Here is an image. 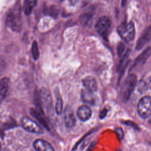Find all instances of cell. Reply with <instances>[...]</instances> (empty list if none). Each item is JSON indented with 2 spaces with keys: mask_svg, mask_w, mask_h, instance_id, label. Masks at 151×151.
<instances>
[{
  "mask_svg": "<svg viewBox=\"0 0 151 151\" xmlns=\"http://www.w3.org/2000/svg\"><path fill=\"white\" fill-rule=\"evenodd\" d=\"M124 50V44L122 42H119L117 45V54H118V56L120 58H121L123 56Z\"/></svg>",
  "mask_w": 151,
  "mask_h": 151,
  "instance_id": "cell-22",
  "label": "cell"
},
{
  "mask_svg": "<svg viewBox=\"0 0 151 151\" xmlns=\"http://www.w3.org/2000/svg\"><path fill=\"white\" fill-rule=\"evenodd\" d=\"M37 0H25L23 4V11L26 15H29L33 8L37 5Z\"/></svg>",
  "mask_w": 151,
  "mask_h": 151,
  "instance_id": "cell-17",
  "label": "cell"
},
{
  "mask_svg": "<svg viewBox=\"0 0 151 151\" xmlns=\"http://www.w3.org/2000/svg\"><path fill=\"white\" fill-rule=\"evenodd\" d=\"M40 100L42 103V105L45 108L46 110H50L52 105V100L50 93L48 90L46 88H42L40 93Z\"/></svg>",
  "mask_w": 151,
  "mask_h": 151,
  "instance_id": "cell-7",
  "label": "cell"
},
{
  "mask_svg": "<svg viewBox=\"0 0 151 151\" xmlns=\"http://www.w3.org/2000/svg\"><path fill=\"white\" fill-rule=\"evenodd\" d=\"M92 115L91 109L86 105H83L78 107L77 111V116L82 122L88 120Z\"/></svg>",
  "mask_w": 151,
  "mask_h": 151,
  "instance_id": "cell-9",
  "label": "cell"
},
{
  "mask_svg": "<svg viewBox=\"0 0 151 151\" xmlns=\"http://www.w3.org/2000/svg\"><path fill=\"white\" fill-rule=\"evenodd\" d=\"M33 146L37 151H55L48 142L41 139L35 140L33 143Z\"/></svg>",
  "mask_w": 151,
  "mask_h": 151,
  "instance_id": "cell-8",
  "label": "cell"
},
{
  "mask_svg": "<svg viewBox=\"0 0 151 151\" xmlns=\"http://www.w3.org/2000/svg\"><path fill=\"white\" fill-rule=\"evenodd\" d=\"M31 52H32L33 58L35 60H37L39 57V50L38 47V44L35 41H34L32 42V45L31 47Z\"/></svg>",
  "mask_w": 151,
  "mask_h": 151,
  "instance_id": "cell-19",
  "label": "cell"
},
{
  "mask_svg": "<svg viewBox=\"0 0 151 151\" xmlns=\"http://www.w3.org/2000/svg\"><path fill=\"white\" fill-rule=\"evenodd\" d=\"M115 133L117 135V139L120 141L123 139V136H124V132L122 128L120 127H117L115 129Z\"/></svg>",
  "mask_w": 151,
  "mask_h": 151,
  "instance_id": "cell-21",
  "label": "cell"
},
{
  "mask_svg": "<svg viewBox=\"0 0 151 151\" xmlns=\"http://www.w3.org/2000/svg\"><path fill=\"white\" fill-rule=\"evenodd\" d=\"M120 37L126 42L132 41L135 37V28L133 22H123L117 28Z\"/></svg>",
  "mask_w": 151,
  "mask_h": 151,
  "instance_id": "cell-3",
  "label": "cell"
},
{
  "mask_svg": "<svg viewBox=\"0 0 151 151\" xmlns=\"http://www.w3.org/2000/svg\"><path fill=\"white\" fill-rule=\"evenodd\" d=\"M47 14L51 16V17H57L58 14V9L57 7L55 6H51L46 8L45 11Z\"/></svg>",
  "mask_w": 151,
  "mask_h": 151,
  "instance_id": "cell-20",
  "label": "cell"
},
{
  "mask_svg": "<svg viewBox=\"0 0 151 151\" xmlns=\"http://www.w3.org/2000/svg\"><path fill=\"white\" fill-rule=\"evenodd\" d=\"M136 84V76L130 74L125 79L121 88V97L122 100L126 101L130 98Z\"/></svg>",
  "mask_w": 151,
  "mask_h": 151,
  "instance_id": "cell-2",
  "label": "cell"
},
{
  "mask_svg": "<svg viewBox=\"0 0 151 151\" xmlns=\"http://www.w3.org/2000/svg\"><path fill=\"white\" fill-rule=\"evenodd\" d=\"M109 110V107H104V108H103V109L101 111H100V112L99 113V117L101 119H104L105 117L107 116V114Z\"/></svg>",
  "mask_w": 151,
  "mask_h": 151,
  "instance_id": "cell-24",
  "label": "cell"
},
{
  "mask_svg": "<svg viewBox=\"0 0 151 151\" xmlns=\"http://www.w3.org/2000/svg\"><path fill=\"white\" fill-rule=\"evenodd\" d=\"M122 123H123V124H126V125H127V126H131V127H132L133 128L135 129L136 130H139V127H138V126H137L134 122H132V121H130V120H126V121H122Z\"/></svg>",
  "mask_w": 151,
  "mask_h": 151,
  "instance_id": "cell-23",
  "label": "cell"
},
{
  "mask_svg": "<svg viewBox=\"0 0 151 151\" xmlns=\"http://www.w3.org/2000/svg\"><path fill=\"white\" fill-rule=\"evenodd\" d=\"M30 113L31 114L35 117L45 128H46L48 130H50V126L48 124V122L47 121L45 117L40 113L37 110H35L34 109H31L30 110Z\"/></svg>",
  "mask_w": 151,
  "mask_h": 151,
  "instance_id": "cell-15",
  "label": "cell"
},
{
  "mask_svg": "<svg viewBox=\"0 0 151 151\" xmlns=\"http://www.w3.org/2000/svg\"><path fill=\"white\" fill-rule=\"evenodd\" d=\"M151 37V30H150V27H149L145 31V32L142 34V35L139 38L136 46V49L137 50H140L141 48H142L150 40Z\"/></svg>",
  "mask_w": 151,
  "mask_h": 151,
  "instance_id": "cell-12",
  "label": "cell"
},
{
  "mask_svg": "<svg viewBox=\"0 0 151 151\" xmlns=\"http://www.w3.org/2000/svg\"><path fill=\"white\" fill-rule=\"evenodd\" d=\"M81 98L82 101L87 104L94 106L96 102V99L93 93L90 92L86 89L81 91Z\"/></svg>",
  "mask_w": 151,
  "mask_h": 151,
  "instance_id": "cell-13",
  "label": "cell"
},
{
  "mask_svg": "<svg viewBox=\"0 0 151 151\" xmlns=\"http://www.w3.org/2000/svg\"><path fill=\"white\" fill-rule=\"evenodd\" d=\"M21 8L19 2L8 11L6 18V24L8 28L15 32H19L21 29Z\"/></svg>",
  "mask_w": 151,
  "mask_h": 151,
  "instance_id": "cell-1",
  "label": "cell"
},
{
  "mask_svg": "<svg viewBox=\"0 0 151 151\" xmlns=\"http://www.w3.org/2000/svg\"><path fill=\"white\" fill-rule=\"evenodd\" d=\"M63 100L61 97L60 95H58L57 97V100L55 103V111L56 113L58 115L61 114L63 110Z\"/></svg>",
  "mask_w": 151,
  "mask_h": 151,
  "instance_id": "cell-18",
  "label": "cell"
},
{
  "mask_svg": "<svg viewBox=\"0 0 151 151\" xmlns=\"http://www.w3.org/2000/svg\"><path fill=\"white\" fill-rule=\"evenodd\" d=\"M83 84L85 89L90 92L94 93L97 90V84L96 79L91 76H88L83 80Z\"/></svg>",
  "mask_w": 151,
  "mask_h": 151,
  "instance_id": "cell-11",
  "label": "cell"
},
{
  "mask_svg": "<svg viewBox=\"0 0 151 151\" xmlns=\"http://www.w3.org/2000/svg\"><path fill=\"white\" fill-rule=\"evenodd\" d=\"M150 48L149 47L145 50H144L142 53L136 58L134 63V66H140L143 65L150 56Z\"/></svg>",
  "mask_w": 151,
  "mask_h": 151,
  "instance_id": "cell-16",
  "label": "cell"
},
{
  "mask_svg": "<svg viewBox=\"0 0 151 151\" xmlns=\"http://www.w3.org/2000/svg\"><path fill=\"white\" fill-rule=\"evenodd\" d=\"M137 111L139 115L143 119L150 117L151 113L150 96H145L139 100L137 104Z\"/></svg>",
  "mask_w": 151,
  "mask_h": 151,
  "instance_id": "cell-5",
  "label": "cell"
},
{
  "mask_svg": "<svg viewBox=\"0 0 151 151\" xmlns=\"http://www.w3.org/2000/svg\"><path fill=\"white\" fill-rule=\"evenodd\" d=\"M117 151H121V150H117Z\"/></svg>",
  "mask_w": 151,
  "mask_h": 151,
  "instance_id": "cell-27",
  "label": "cell"
},
{
  "mask_svg": "<svg viewBox=\"0 0 151 151\" xmlns=\"http://www.w3.org/2000/svg\"><path fill=\"white\" fill-rule=\"evenodd\" d=\"M21 124L22 127L29 132L37 134L43 133V130L40 126L28 117H23L21 120Z\"/></svg>",
  "mask_w": 151,
  "mask_h": 151,
  "instance_id": "cell-6",
  "label": "cell"
},
{
  "mask_svg": "<svg viewBox=\"0 0 151 151\" xmlns=\"http://www.w3.org/2000/svg\"><path fill=\"white\" fill-rule=\"evenodd\" d=\"M64 122L65 126L68 128H73L76 125V120L75 114L70 107L65 108L64 111Z\"/></svg>",
  "mask_w": 151,
  "mask_h": 151,
  "instance_id": "cell-10",
  "label": "cell"
},
{
  "mask_svg": "<svg viewBox=\"0 0 151 151\" xmlns=\"http://www.w3.org/2000/svg\"><path fill=\"white\" fill-rule=\"evenodd\" d=\"M111 27V21L109 18L104 16L100 17L96 23L95 28L98 34L104 38H107Z\"/></svg>",
  "mask_w": 151,
  "mask_h": 151,
  "instance_id": "cell-4",
  "label": "cell"
},
{
  "mask_svg": "<svg viewBox=\"0 0 151 151\" xmlns=\"http://www.w3.org/2000/svg\"><path fill=\"white\" fill-rule=\"evenodd\" d=\"M1 149H2V145H1V143L0 142V151H1Z\"/></svg>",
  "mask_w": 151,
  "mask_h": 151,
  "instance_id": "cell-26",
  "label": "cell"
},
{
  "mask_svg": "<svg viewBox=\"0 0 151 151\" xmlns=\"http://www.w3.org/2000/svg\"><path fill=\"white\" fill-rule=\"evenodd\" d=\"M126 0H122V6H124V5L126 4Z\"/></svg>",
  "mask_w": 151,
  "mask_h": 151,
  "instance_id": "cell-25",
  "label": "cell"
},
{
  "mask_svg": "<svg viewBox=\"0 0 151 151\" xmlns=\"http://www.w3.org/2000/svg\"><path fill=\"white\" fill-rule=\"evenodd\" d=\"M9 81L7 77L0 80V102L5 98L9 88Z\"/></svg>",
  "mask_w": 151,
  "mask_h": 151,
  "instance_id": "cell-14",
  "label": "cell"
}]
</instances>
